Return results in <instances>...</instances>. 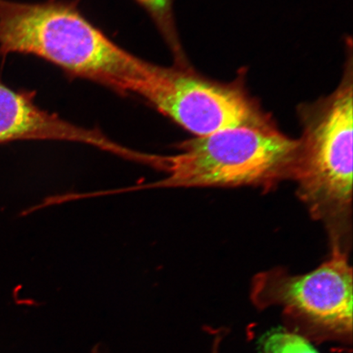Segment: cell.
Wrapping results in <instances>:
<instances>
[{
  "instance_id": "obj_1",
  "label": "cell",
  "mask_w": 353,
  "mask_h": 353,
  "mask_svg": "<svg viewBox=\"0 0 353 353\" xmlns=\"http://www.w3.org/2000/svg\"><path fill=\"white\" fill-rule=\"evenodd\" d=\"M32 54L72 76L145 101L163 66L148 63L113 42L72 2L22 3L0 0V55Z\"/></svg>"
},
{
  "instance_id": "obj_2",
  "label": "cell",
  "mask_w": 353,
  "mask_h": 353,
  "mask_svg": "<svg viewBox=\"0 0 353 353\" xmlns=\"http://www.w3.org/2000/svg\"><path fill=\"white\" fill-rule=\"evenodd\" d=\"M299 140L269 122L231 128L186 141L165 156L164 179L129 190L160 188H274L292 179Z\"/></svg>"
},
{
  "instance_id": "obj_3",
  "label": "cell",
  "mask_w": 353,
  "mask_h": 353,
  "mask_svg": "<svg viewBox=\"0 0 353 353\" xmlns=\"http://www.w3.org/2000/svg\"><path fill=\"white\" fill-rule=\"evenodd\" d=\"M341 86L306 110L292 179L313 218L341 242L352 203V61Z\"/></svg>"
},
{
  "instance_id": "obj_4",
  "label": "cell",
  "mask_w": 353,
  "mask_h": 353,
  "mask_svg": "<svg viewBox=\"0 0 353 353\" xmlns=\"http://www.w3.org/2000/svg\"><path fill=\"white\" fill-rule=\"evenodd\" d=\"M352 283L346 250L333 242L327 261L306 274L276 268L256 275L250 299L261 310L281 307L285 329L308 341L351 344Z\"/></svg>"
},
{
  "instance_id": "obj_5",
  "label": "cell",
  "mask_w": 353,
  "mask_h": 353,
  "mask_svg": "<svg viewBox=\"0 0 353 353\" xmlns=\"http://www.w3.org/2000/svg\"><path fill=\"white\" fill-rule=\"evenodd\" d=\"M148 103L196 137L267 121L240 88L206 81L179 66L163 69Z\"/></svg>"
},
{
  "instance_id": "obj_6",
  "label": "cell",
  "mask_w": 353,
  "mask_h": 353,
  "mask_svg": "<svg viewBox=\"0 0 353 353\" xmlns=\"http://www.w3.org/2000/svg\"><path fill=\"white\" fill-rule=\"evenodd\" d=\"M17 140H59L116 152L118 145L100 131L73 125L39 108L34 92L16 91L0 81V144Z\"/></svg>"
},
{
  "instance_id": "obj_7",
  "label": "cell",
  "mask_w": 353,
  "mask_h": 353,
  "mask_svg": "<svg viewBox=\"0 0 353 353\" xmlns=\"http://www.w3.org/2000/svg\"><path fill=\"white\" fill-rule=\"evenodd\" d=\"M148 14L160 30L178 65H187L186 57L180 43L175 24L173 0H136Z\"/></svg>"
},
{
  "instance_id": "obj_8",
  "label": "cell",
  "mask_w": 353,
  "mask_h": 353,
  "mask_svg": "<svg viewBox=\"0 0 353 353\" xmlns=\"http://www.w3.org/2000/svg\"><path fill=\"white\" fill-rule=\"evenodd\" d=\"M259 348V353H319L307 339L285 328L265 334Z\"/></svg>"
},
{
  "instance_id": "obj_9",
  "label": "cell",
  "mask_w": 353,
  "mask_h": 353,
  "mask_svg": "<svg viewBox=\"0 0 353 353\" xmlns=\"http://www.w3.org/2000/svg\"><path fill=\"white\" fill-rule=\"evenodd\" d=\"M225 335H226V332H225L223 329L216 331L214 334L211 353H220V344L223 342ZM92 353H104V352L101 350V348L99 346H95L92 348Z\"/></svg>"
}]
</instances>
